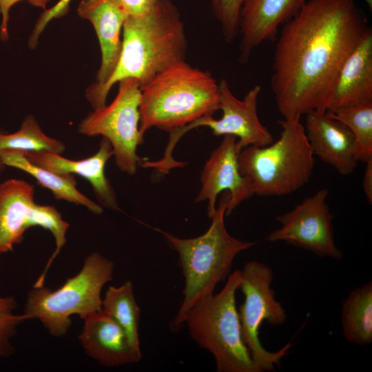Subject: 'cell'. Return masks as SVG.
<instances>
[{
	"label": "cell",
	"mask_w": 372,
	"mask_h": 372,
	"mask_svg": "<svg viewBox=\"0 0 372 372\" xmlns=\"http://www.w3.org/2000/svg\"><path fill=\"white\" fill-rule=\"evenodd\" d=\"M212 13L219 22L226 42L239 34L240 12L244 0H209Z\"/></svg>",
	"instance_id": "484cf974"
},
{
	"label": "cell",
	"mask_w": 372,
	"mask_h": 372,
	"mask_svg": "<svg viewBox=\"0 0 372 372\" xmlns=\"http://www.w3.org/2000/svg\"><path fill=\"white\" fill-rule=\"evenodd\" d=\"M240 282L236 270L220 292L198 302L185 318L190 337L213 355L218 372H261L242 337L236 306Z\"/></svg>",
	"instance_id": "8992f818"
},
{
	"label": "cell",
	"mask_w": 372,
	"mask_h": 372,
	"mask_svg": "<svg viewBox=\"0 0 372 372\" xmlns=\"http://www.w3.org/2000/svg\"><path fill=\"white\" fill-rule=\"evenodd\" d=\"M341 325L349 342L368 345L372 342V282L352 290L343 300Z\"/></svg>",
	"instance_id": "44dd1931"
},
{
	"label": "cell",
	"mask_w": 372,
	"mask_h": 372,
	"mask_svg": "<svg viewBox=\"0 0 372 372\" xmlns=\"http://www.w3.org/2000/svg\"><path fill=\"white\" fill-rule=\"evenodd\" d=\"M366 5L368 6V7L369 8V9L371 10L372 9V0H364Z\"/></svg>",
	"instance_id": "1f68e13d"
},
{
	"label": "cell",
	"mask_w": 372,
	"mask_h": 372,
	"mask_svg": "<svg viewBox=\"0 0 372 372\" xmlns=\"http://www.w3.org/2000/svg\"><path fill=\"white\" fill-rule=\"evenodd\" d=\"M16 308L17 301L13 296H0V357L8 358L14 353L11 339L17 327L28 320L24 313L15 314Z\"/></svg>",
	"instance_id": "d4e9b609"
},
{
	"label": "cell",
	"mask_w": 372,
	"mask_h": 372,
	"mask_svg": "<svg viewBox=\"0 0 372 372\" xmlns=\"http://www.w3.org/2000/svg\"><path fill=\"white\" fill-rule=\"evenodd\" d=\"M369 103H372L371 27L344 62L336 79L327 111Z\"/></svg>",
	"instance_id": "d6986e66"
},
{
	"label": "cell",
	"mask_w": 372,
	"mask_h": 372,
	"mask_svg": "<svg viewBox=\"0 0 372 372\" xmlns=\"http://www.w3.org/2000/svg\"><path fill=\"white\" fill-rule=\"evenodd\" d=\"M124 8L128 16L143 14L149 11L156 0H117Z\"/></svg>",
	"instance_id": "f1b7e54d"
},
{
	"label": "cell",
	"mask_w": 372,
	"mask_h": 372,
	"mask_svg": "<svg viewBox=\"0 0 372 372\" xmlns=\"http://www.w3.org/2000/svg\"><path fill=\"white\" fill-rule=\"evenodd\" d=\"M40 227L53 236L56 248L34 286L44 285L48 270L66 242L69 223L52 205L34 201V186L17 178L0 183V254L12 251L24 239L26 231Z\"/></svg>",
	"instance_id": "30bf717a"
},
{
	"label": "cell",
	"mask_w": 372,
	"mask_h": 372,
	"mask_svg": "<svg viewBox=\"0 0 372 372\" xmlns=\"http://www.w3.org/2000/svg\"><path fill=\"white\" fill-rule=\"evenodd\" d=\"M114 267L101 254H89L80 271L58 289L33 286L28 293L23 313L28 320H39L52 335H65L71 327L72 316L84 320L101 309V291L112 279Z\"/></svg>",
	"instance_id": "52a82bcc"
},
{
	"label": "cell",
	"mask_w": 372,
	"mask_h": 372,
	"mask_svg": "<svg viewBox=\"0 0 372 372\" xmlns=\"http://www.w3.org/2000/svg\"><path fill=\"white\" fill-rule=\"evenodd\" d=\"M23 153L30 162L45 169L84 178L92 187L100 205L112 210H120L114 189L105 174V165L113 156L112 147L107 138H102L99 148L94 155L82 160H71L61 154L50 152Z\"/></svg>",
	"instance_id": "9a60e30c"
},
{
	"label": "cell",
	"mask_w": 372,
	"mask_h": 372,
	"mask_svg": "<svg viewBox=\"0 0 372 372\" xmlns=\"http://www.w3.org/2000/svg\"><path fill=\"white\" fill-rule=\"evenodd\" d=\"M369 28L355 0H308L283 25L270 84L284 118L329 110L338 73Z\"/></svg>",
	"instance_id": "6da1fadb"
},
{
	"label": "cell",
	"mask_w": 372,
	"mask_h": 372,
	"mask_svg": "<svg viewBox=\"0 0 372 372\" xmlns=\"http://www.w3.org/2000/svg\"><path fill=\"white\" fill-rule=\"evenodd\" d=\"M101 310L124 331L131 344L140 349L138 326L141 309L133 291V285L127 280L118 287L110 286L102 299Z\"/></svg>",
	"instance_id": "7402d4cb"
},
{
	"label": "cell",
	"mask_w": 372,
	"mask_h": 372,
	"mask_svg": "<svg viewBox=\"0 0 372 372\" xmlns=\"http://www.w3.org/2000/svg\"><path fill=\"white\" fill-rule=\"evenodd\" d=\"M273 278L271 267L256 260L247 262L240 271L239 289L245 296L238 310L242 337L261 371H274L275 366H280V360L291 347L288 343L276 351H269L259 338V329L263 321L280 326L287 318L285 310L276 300L271 287Z\"/></svg>",
	"instance_id": "9c48e42d"
},
{
	"label": "cell",
	"mask_w": 372,
	"mask_h": 372,
	"mask_svg": "<svg viewBox=\"0 0 372 372\" xmlns=\"http://www.w3.org/2000/svg\"><path fill=\"white\" fill-rule=\"evenodd\" d=\"M4 149L27 152H50L62 154L63 142L46 135L32 115H28L15 132H0V151Z\"/></svg>",
	"instance_id": "cb8c5ba5"
},
{
	"label": "cell",
	"mask_w": 372,
	"mask_h": 372,
	"mask_svg": "<svg viewBox=\"0 0 372 372\" xmlns=\"http://www.w3.org/2000/svg\"><path fill=\"white\" fill-rule=\"evenodd\" d=\"M229 199L228 192L223 193L213 214L211 223L203 235L180 238L155 228L165 237L171 248L177 251L185 279L183 299L170 324L176 331L185 324L189 310L198 302L214 293L220 282L229 274L236 256L256 244L254 241L237 239L229 234L224 217Z\"/></svg>",
	"instance_id": "277c9868"
},
{
	"label": "cell",
	"mask_w": 372,
	"mask_h": 372,
	"mask_svg": "<svg viewBox=\"0 0 372 372\" xmlns=\"http://www.w3.org/2000/svg\"><path fill=\"white\" fill-rule=\"evenodd\" d=\"M23 0H0V13L1 15V22L0 24V39L2 41H6L9 38L8 22L9 13L11 8L17 3ZM32 6L46 9L47 4L51 0H26Z\"/></svg>",
	"instance_id": "83f0119b"
},
{
	"label": "cell",
	"mask_w": 372,
	"mask_h": 372,
	"mask_svg": "<svg viewBox=\"0 0 372 372\" xmlns=\"http://www.w3.org/2000/svg\"><path fill=\"white\" fill-rule=\"evenodd\" d=\"M236 142L235 136H224L201 172V188L196 202L207 201L209 218L216 211V198L220 193L229 194L225 216L231 214L238 205L254 194L250 180L240 172Z\"/></svg>",
	"instance_id": "4fadbf2b"
},
{
	"label": "cell",
	"mask_w": 372,
	"mask_h": 372,
	"mask_svg": "<svg viewBox=\"0 0 372 372\" xmlns=\"http://www.w3.org/2000/svg\"><path fill=\"white\" fill-rule=\"evenodd\" d=\"M180 163H181V162H180ZM181 164H182V163H181ZM181 164H180V165H181ZM154 165H155V161H154ZM180 166H179V167H180ZM155 167H156V165H155ZM156 168H157V167H156ZM157 169H158V168H157ZM158 170H159V169H158ZM159 171L161 172H162V171H161V170H159ZM164 173H167V172H164Z\"/></svg>",
	"instance_id": "d6a6232c"
},
{
	"label": "cell",
	"mask_w": 372,
	"mask_h": 372,
	"mask_svg": "<svg viewBox=\"0 0 372 372\" xmlns=\"http://www.w3.org/2000/svg\"><path fill=\"white\" fill-rule=\"evenodd\" d=\"M218 85L221 118L203 117L169 132V143L164 152L167 156H172L174 147L183 135L198 127H209L216 136L231 135L238 138L236 146L239 152L248 146L265 147L273 142L272 134L258 116L257 103L261 87L256 85L240 100L234 95L226 79L220 80Z\"/></svg>",
	"instance_id": "8fae6325"
},
{
	"label": "cell",
	"mask_w": 372,
	"mask_h": 372,
	"mask_svg": "<svg viewBox=\"0 0 372 372\" xmlns=\"http://www.w3.org/2000/svg\"><path fill=\"white\" fill-rule=\"evenodd\" d=\"M187 47L184 24L177 7L172 0H156L147 12L128 16L113 73L103 84L90 85L85 98L93 110L105 105L114 84L134 78L143 86L167 67L185 60Z\"/></svg>",
	"instance_id": "7a4b0ae2"
},
{
	"label": "cell",
	"mask_w": 372,
	"mask_h": 372,
	"mask_svg": "<svg viewBox=\"0 0 372 372\" xmlns=\"http://www.w3.org/2000/svg\"><path fill=\"white\" fill-rule=\"evenodd\" d=\"M71 1L59 0L52 8L44 10L39 17L30 34L29 39L30 48H33L37 45L39 36L50 21L54 19L61 18L68 12Z\"/></svg>",
	"instance_id": "4316f807"
},
{
	"label": "cell",
	"mask_w": 372,
	"mask_h": 372,
	"mask_svg": "<svg viewBox=\"0 0 372 372\" xmlns=\"http://www.w3.org/2000/svg\"><path fill=\"white\" fill-rule=\"evenodd\" d=\"M329 190H318L293 209L276 217L281 226L265 240L283 241L320 257L340 259L342 252L335 243L333 215L327 203Z\"/></svg>",
	"instance_id": "7c38bea8"
},
{
	"label": "cell",
	"mask_w": 372,
	"mask_h": 372,
	"mask_svg": "<svg viewBox=\"0 0 372 372\" xmlns=\"http://www.w3.org/2000/svg\"><path fill=\"white\" fill-rule=\"evenodd\" d=\"M308 0H244L240 12L239 61L246 63L252 52L273 41L280 25L296 15Z\"/></svg>",
	"instance_id": "5bb4252c"
},
{
	"label": "cell",
	"mask_w": 372,
	"mask_h": 372,
	"mask_svg": "<svg viewBox=\"0 0 372 372\" xmlns=\"http://www.w3.org/2000/svg\"><path fill=\"white\" fill-rule=\"evenodd\" d=\"M366 165L364 172L362 187L364 193L369 204L372 203V158L366 161Z\"/></svg>",
	"instance_id": "f546056e"
},
{
	"label": "cell",
	"mask_w": 372,
	"mask_h": 372,
	"mask_svg": "<svg viewBox=\"0 0 372 372\" xmlns=\"http://www.w3.org/2000/svg\"><path fill=\"white\" fill-rule=\"evenodd\" d=\"M80 17L93 25L101 53L96 84H103L113 73L122 46L123 25L128 14L117 0H82L77 8Z\"/></svg>",
	"instance_id": "ac0fdd59"
},
{
	"label": "cell",
	"mask_w": 372,
	"mask_h": 372,
	"mask_svg": "<svg viewBox=\"0 0 372 372\" xmlns=\"http://www.w3.org/2000/svg\"><path fill=\"white\" fill-rule=\"evenodd\" d=\"M0 132H2L0 130ZM6 166L3 165V163L0 160V175L3 173V172L6 169Z\"/></svg>",
	"instance_id": "4dcf8cb0"
},
{
	"label": "cell",
	"mask_w": 372,
	"mask_h": 372,
	"mask_svg": "<svg viewBox=\"0 0 372 372\" xmlns=\"http://www.w3.org/2000/svg\"><path fill=\"white\" fill-rule=\"evenodd\" d=\"M327 112L353 135L357 160L366 162L372 158V103L340 107Z\"/></svg>",
	"instance_id": "603a6c76"
},
{
	"label": "cell",
	"mask_w": 372,
	"mask_h": 372,
	"mask_svg": "<svg viewBox=\"0 0 372 372\" xmlns=\"http://www.w3.org/2000/svg\"><path fill=\"white\" fill-rule=\"evenodd\" d=\"M300 120H279L282 130L276 142L265 147L248 146L239 152L240 172L250 180L254 194L283 196L309 180L315 158Z\"/></svg>",
	"instance_id": "5b68a950"
},
{
	"label": "cell",
	"mask_w": 372,
	"mask_h": 372,
	"mask_svg": "<svg viewBox=\"0 0 372 372\" xmlns=\"http://www.w3.org/2000/svg\"><path fill=\"white\" fill-rule=\"evenodd\" d=\"M79 341L92 359L106 366L138 362L141 349L130 342L121 327L101 309L83 320Z\"/></svg>",
	"instance_id": "e0dca14e"
},
{
	"label": "cell",
	"mask_w": 372,
	"mask_h": 372,
	"mask_svg": "<svg viewBox=\"0 0 372 372\" xmlns=\"http://www.w3.org/2000/svg\"><path fill=\"white\" fill-rule=\"evenodd\" d=\"M0 160L7 167L23 171L34 177L38 183L50 190L55 198L86 207L92 213L99 215L103 207L82 194L76 188L73 174H58L30 162L21 151H0Z\"/></svg>",
	"instance_id": "ffe728a7"
},
{
	"label": "cell",
	"mask_w": 372,
	"mask_h": 372,
	"mask_svg": "<svg viewBox=\"0 0 372 372\" xmlns=\"http://www.w3.org/2000/svg\"><path fill=\"white\" fill-rule=\"evenodd\" d=\"M305 116V132L313 154L340 174H351L358 161L351 131L327 111H313Z\"/></svg>",
	"instance_id": "2e32d148"
},
{
	"label": "cell",
	"mask_w": 372,
	"mask_h": 372,
	"mask_svg": "<svg viewBox=\"0 0 372 372\" xmlns=\"http://www.w3.org/2000/svg\"><path fill=\"white\" fill-rule=\"evenodd\" d=\"M141 85L134 78L118 82V90L108 105L93 110L80 123L79 132L87 136H102L113 149L118 169L134 175L142 158L137 147L143 142L140 131Z\"/></svg>",
	"instance_id": "ba28073f"
},
{
	"label": "cell",
	"mask_w": 372,
	"mask_h": 372,
	"mask_svg": "<svg viewBox=\"0 0 372 372\" xmlns=\"http://www.w3.org/2000/svg\"><path fill=\"white\" fill-rule=\"evenodd\" d=\"M218 110V83L209 72L180 61L141 87L140 131L171 132Z\"/></svg>",
	"instance_id": "3957f363"
}]
</instances>
